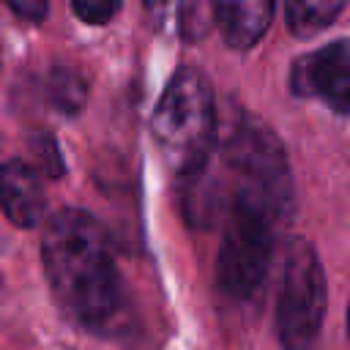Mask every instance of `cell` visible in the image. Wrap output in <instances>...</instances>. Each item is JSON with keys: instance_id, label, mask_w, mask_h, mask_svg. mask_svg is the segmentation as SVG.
Returning a JSON list of instances; mask_svg holds the SVG:
<instances>
[{"instance_id": "5bb4252c", "label": "cell", "mask_w": 350, "mask_h": 350, "mask_svg": "<svg viewBox=\"0 0 350 350\" xmlns=\"http://www.w3.org/2000/svg\"><path fill=\"white\" fill-rule=\"evenodd\" d=\"M145 3V8L153 14V16H161L164 11H167V5H170V0H142Z\"/></svg>"}, {"instance_id": "9c48e42d", "label": "cell", "mask_w": 350, "mask_h": 350, "mask_svg": "<svg viewBox=\"0 0 350 350\" xmlns=\"http://www.w3.org/2000/svg\"><path fill=\"white\" fill-rule=\"evenodd\" d=\"M347 0H284L287 5V27L290 33L306 38L325 30Z\"/></svg>"}, {"instance_id": "8992f818", "label": "cell", "mask_w": 350, "mask_h": 350, "mask_svg": "<svg viewBox=\"0 0 350 350\" xmlns=\"http://www.w3.org/2000/svg\"><path fill=\"white\" fill-rule=\"evenodd\" d=\"M293 90L317 96L334 112H350V38L331 41L293 66Z\"/></svg>"}, {"instance_id": "6da1fadb", "label": "cell", "mask_w": 350, "mask_h": 350, "mask_svg": "<svg viewBox=\"0 0 350 350\" xmlns=\"http://www.w3.org/2000/svg\"><path fill=\"white\" fill-rule=\"evenodd\" d=\"M41 257L52 295L68 317L93 331L118 320L123 306L118 268L107 232L88 211H57L46 221Z\"/></svg>"}, {"instance_id": "52a82bcc", "label": "cell", "mask_w": 350, "mask_h": 350, "mask_svg": "<svg viewBox=\"0 0 350 350\" xmlns=\"http://www.w3.org/2000/svg\"><path fill=\"white\" fill-rule=\"evenodd\" d=\"M0 208L16 227H36L44 216V189L36 170L19 159L0 167Z\"/></svg>"}, {"instance_id": "9a60e30c", "label": "cell", "mask_w": 350, "mask_h": 350, "mask_svg": "<svg viewBox=\"0 0 350 350\" xmlns=\"http://www.w3.org/2000/svg\"><path fill=\"white\" fill-rule=\"evenodd\" d=\"M347 334H350V309H347Z\"/></svg>"}, {"instance_id": "7c38bea8", "label": "cell", "mask_w": 350, "mask_h": 350, "mask_svg": "<svg viewBox=\"0 0 350 350\" xmlns=\"http://www.w3.org/2000/svg\"><path fill=\"white\" fill-rule=\"evenodd\" d=\"M74 5V14L88 22V25H104L109 22L118 8H120V0H71Z\"/></svg>"}, {"instance_id": "8fae6325", "label": "cell", "mask_w": 350, "mask_h": 350, "mask_svg": "<svg viewBox=\"0 0 350 350\" xmlns=\"http://www.w3.org/2000/svg\"><path fill=\"white\" fill-rule=\"evenodd\" d=\"M30 153H33L38 170H44L49 178H60L63 175V159H60L57 142L49 134H36L30 139Z\"/></svg>"}, {"instance_id": "7a4b0ae2", "label": "cell", "mask_w": 350, "mask_h": 350, "mask_svg": "<svg viewBox=\"0 0 350 350\" xmlns=\"http://www.w3.org/2000/svg\"><path fill=\"white\" fill-rule=\"evenodd\" d=\"M216 134V112L208 82L200 71L183 68L164 88L153 112V137L167 164L191 178L205 170Z\"/></svg>"}, {"instance_id": "3957f363", "label": "cell", "mask_w": 350, "mask_h": 350, "mask_svg": "<svg viewBox=\"0 0 350 350\" xmlns=\"http://www.w3.org/2000/svg\"><path fill=\"white\" fill-rule=\"evenodd\" d=\"M221 159L230 170V200H246L273 216L290 208V172L279 139L257 120L243 118L230 131Z\"/></svg>"}, {"instance_id": "4fadbf2b", "label": "cell", "mask_w": 350, "mask_h": 350, "mask_svg": "<svg viewBox=\"0 0 350 350\" xmlns=\"http://www.w3.org/2000/svg\"><path fill=\"white\" fill-rule=\"evenodd\" d=\"M11 5V11L22 19H30V22H38L46 16V8H49V0H5Z\"/></svg>"}, {"instance_id": "277c9868", "label": "cell", "mask_w": 350, "mask_h": 350, "mask_svg": "<svg viewBox=\"0 0 350 350\" xmlns=\"http://www.w3.org/2000/svg\"><path fill=\"white\" fill-rule=\"evenodd\" d=\"M273 221L276 216L265 208L246 200H230L227 230L216 260V273L224 293L246 298L262 284L271 265Z\"/></svg>"}, {"instance_id": "30bf717a", "label": "cell", "mask_w": 350, "mask_h": 350, "mask_svg": "<svg viewBox=\"0 0 350 350\" xmlns=\"http://www.w3.org/2000/svg\"><path fill=\"white\" fill-rule=\"evenodd\" d=\"M46 90H49V101L66 115H77L88 101V82L74 68H55L49 74Z\"/></svg>"}, {"instance_id": "5b68a950", "label": "cell", "mask_w": 350, "mask_h": 350, "mask_svg": "<svg viewBox=\"0 0 350 350\" xmlns=\"http://www.w3.org/2000/svg\"><path fill=\"white\" fill-rule=\"evenodd\" d=\"M325 317V276L317 252L306 241H293L276 304V334L284 350H309Z\"/></svg>"}, {"instance_id": "ba28073f", "label": "cell", "mask_w": 350, "mask_h": 350, "mask_svg": "<svg viewBox=\"0 0 350 350\" xmlns=\"http://www.w3.org/2000/svg\"><path fill=\"white\" fill-rule=\"evenodd\" d=\"M213 16L230 46L249 49L265 36L273 19V0H213Z\"/></svg>"}]
</instances>
